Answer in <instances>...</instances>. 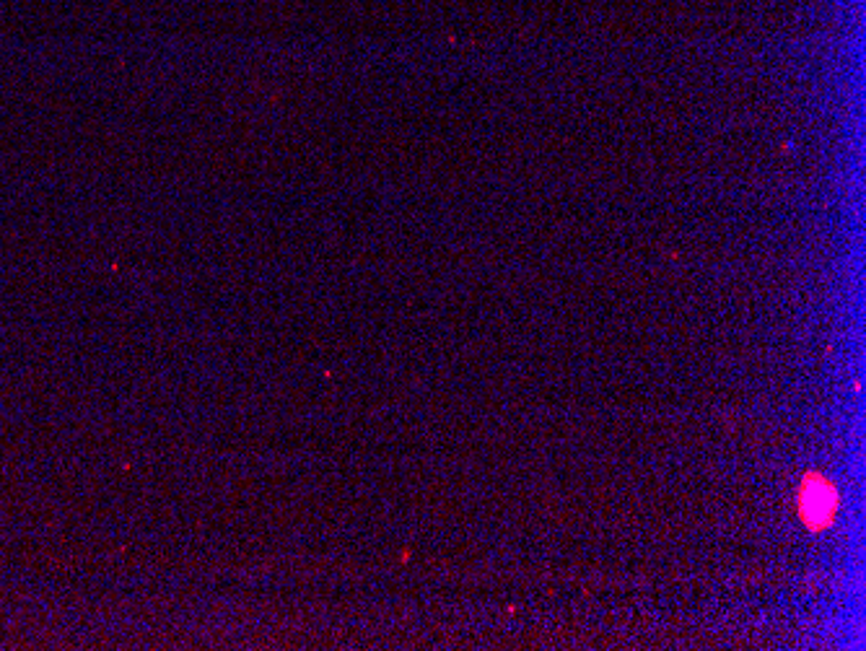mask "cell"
<instances>
[{
    "label": "cell",
    "mask_w": 866,
    "mask_h": 651,
    "mask_svg": "<svg viewBox=\"0 0 866 651\" xmlns=\"http://www.w3.org/2000/svg\"><path fill=\"white\" fill-rule=\"evenodd\" d=\"M799 509L807 525L825 527L835 512V489L822 475H807L799 493Z\"/></svg>",
    "instance_id": "1"
}]
</instances>
